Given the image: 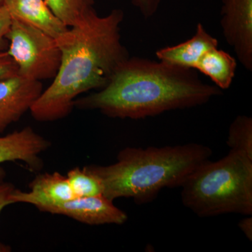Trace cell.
Here are the masks:
<instances>
[{
	"mask_svg": "<svg viewBox=\"0 0 252 252\" xmlns=\"http://www.w3.org/2000/svg\"><path fill=\"white\" fill-rule=\"evenodd\" d=\"M15 189L12 184L0 182V214L5 207L15 204L12 200V194Z\"/></svg>",
	"mask_w": 252,
	"mask_h": 252,
	"instance_id": "obj_20",
	"label": "cell"
},
{
	"mask_svg": "<svg viewBox=\"0 0 252 252\" xmlns=\"http://www.w3.org/2000/svg\"><path fill=\"white\" fill-rule=\"evenodd\" d=\"M50 146L49 141L28 126L21 130L0 137V164L21 160L30 170L37 171L43 167L39 154L47 150ZM4 175V170L0 167V182Z\"/></svg>",
	"mask_w": 252,
	"mask_h": 252,
	"instance_id": "obj_9",
	"label": "cell"
},
{
	"mask_svg": "<svg viewBox=\"0 0 252 252\" xmlns=\"http://www.w3.org/2000/svg\"><path fill=\"white\" fill-rule=\"evenodd\" d=\"M227 145L230 150L243 152L252 159V119L238 115L230 124Z\"/></svg>",
	"mask_w": 252,
	"mask_h": 252,
	"instance_id": "obj_15",
	"label": "cell"
},
{
	"mask_svg": "<svg viewBox=\"0 0 252 252\" xmlns=\"http://www.w3.org/2000/svg\"><path fill=\"white\" fill-rule=\"evenodd\" d=\"M41 212L64 215L88 225L125 223L127 215L103 195L76 198L56 205L38 209Z\"/></svg>",
	"mask_w": 252,
	"mask_h": 252,
	"instance_id": "obj_7",
	"label": "cell"
},
{
	"mask_svg": "<svg viewBox=\"0 0 252 252\" xmlns=\"http://www.w3.org/2000/svg\"><path fill=\"white\" fill-rule=\"evenodd\" d=\"M236 69V59L218 47L207 51L195 67V69L210 78L221 91L229 89Z\"/></svg>",
	"mask_w": 252,
	"mask_h": 252,
	"instance_id": "obj_13",
	"label": "cell"
},
{
	"mask_svg": "<svg viewBox=\"0 0 252 252\" xmlns=\"http://www.w3.org/2000/svg\"><path fill=\"white\" fill-rule=\"evenodd\" d=\"M131 2L144 18H149L157 12L161 0H131Z\"/></svg>",
	"mask_w": 252,
	"mask_h": 252,
	"instance_id": "obj_19",
	"label": "cell"
},
{
	"mask_svg": "<svg viewBox=\"0 0 252 252\" xmlns=\"http://www.w3.org/2000/svg\"><path fill=\"white\" fill-rule=\"evenodd\" d=\"M31 191L15 189L12 194L14 203L31 204L36 208L56 205L77 198L67 177L59 172L44 173L36 176L29 185Z\"/></svg>",
	"mask_w": 252,
	"mask_h": 252,
	"instance_id": "obj_10",
	"label": "cell"
},
{
	"mask_svg": "<svg viewBox=\"0 0 252 252\" xmlns=\"http://www.w3.org/2000/svg\"><path fill=\"white\" fill-rule=\"evenodd\" d=\"M18 75V67L14 60L6 54L0 52V80Z\"/></svg>",
	"mask_w": 252,
	"mask_h": 252,
	"instance_id": "obj_18",
	"label": "cell"
},
{
	"mask_svg": "<svg viewBox=\"0 0 252 252\" xmlns=\"http://www.w3.org/2000/svg\"><path fill=\"white\" fill-rule=\"evenodd\" d=\"M6 39L9 42L6 54L16 63L18 75L39 81L56 77L61 61L56 39L14 18Z\"/></svg>",
	"mask_w": 252,
	"mask_h": 252,
	"instance_id": "obj_5",
	"label": "cell"
},
{
	"mask_svg": "<svg viewBox=\"0 0 252 252\" xmlns=\"http://www.w3.org/2000/svg\"><path fill=\"white\" fill-rule=\"evenodd\" d=\"M221 94L216 86L200 80L195 69L129 57L115 69L107 85L76 99L74 106L95 109L109 117L142 119L203 105Z\"/></svg>",
	"mask_w": 252,
	"mask_h": 252,
	"instance_id": "obj_2",
	"label": "cell"
},
{
	"mask_svg": "<svg viewBox=\"0 0 252 252\" xmlns=\"http://www.w3.org/2000/svg\"><path fill=\"white\" fill-rule=\"evenodd\" d=\"M124 14L114 9L105 16L94 10L56 39L61 52L59 71L30 111L38 122L67 117L78 96L107 85L128 51L122 44L120 26Z\"/></svg>",
	"mask_w": 252,
	"mask_h": 252,
	"instance_id": "obj_1",
	"label": "cell"
},
{
	"mask_svg": "<svg viewBox=\"0 0 252 252\" xmlns=\"http://www.w3.org/2000/svg\"><path fill=\"white\" fill-rule=\"evenodd\" d=\"M239 228L243 231L245 236L250 240H252V215H248L240 220L238 223Z\"/></svg>",
	"mask_w": 252,
	"mask_h": 252,
	"instance_id": "obj_21",
	"label": "cell"
},
{
	"mask_svg": "<svg viewBox=\"0 0 252 252\" xmlns=\"http://www.w3.org/2000/svg\"><path fill=\"white\" fill-rule=\"evenodd\" d=\"M11 18L34 26L57 39L68 28L55 16L44 0H4Z\"/></svg>",
	"mask_w": 252,
	"mask_h": 252,
	"instance_id": "obj_12",
	"label": "cell"
},
{
	"mask_svg": "<svg viewBox=\"0 0 252 252\" xmlns=\"http://www.w3.org/2000/svg\"><path fill=\"white\" fill-rule=\"evenodd\" d=\"M66 177L77 198L96 196L103 193L100 181L87 166L73 168L67 172Z\"/></svg>",
	"mask_w": 252,
	"mask_h": 252,
	"instance_id": "obj_16",
	"label": "cell"
},
{
	"mask_svg": "<svg viewBox=\"0 0 252 252\" xmlns=\"http://www.w3.org/2000/svg\"><path fill=\"white\" fill-rule=\"evenodd\" d=\"M12 22V18L4 5L0 6V52L6 51L9 42L6 36Z\"/></svg>",
	"mask_w": 252,
	"mask_h": 252,
	"instance_id": "obj_17",
	"label": "cell"
},
{
	"mask_svg": "<svg viewBox=\"0 0 252 252\" xmlns=\"http://www.w3.org/2000/svg\"><path fill=\"white\" fill-rule=\"evenodd\" d=\"M42 91L41 81L18 74L0 80V132L30 110Z\"/></svg>",
	"mask_w": 252,
	"mask_h": 252,
	"instance_id": "obj_8",
	"label": "cell"
},
{
	"mask_svg": "<svg viewBox=\"0 0 252 252\" xmlns=\"http://www.w3.org/2000/svg\"><path fill=\"white\" fill-rule=\"evenodd\" d=\"M220 27L239 62L252 71V0H222Z\"/></svg>",
	"mask_w": 252,
	"mask_h": 252,
	"instance_id": "obj_6",
	"label": "cell"
},
{
	"mask_svg": "<svg viewBox=\"0 0 252 252\" xmlns=\"http://www.w3.org/2000/svg\"><path fill=\"white\" fill-rule=\"evenodd\" d=\"M11 251V248L8 245L0 243V252H9Z\"/></svg>",
	"mask_w": 252,
	"mask_h": 252,
	"instance_id": "obj_22",
	"label": "cell"
},
{
	"mask_svg": "<svg viewBox=\"0 0 252 252\" xmlns=\"http://www.w3.org/2000/svg\"><path fill=\"white\" fill-rule=\"evenodd\" d=\"M212 151L198 143L171 147H127L112 165H88L102 184L104 195L114 201L130 198L139 205L152 201L165 188L180 187Z\"/></svg>",
	"mask_w": 252,
	"mask_h": 252,
	"instance_id": "obj_3",
	"label": "cell"
},
{
	"mask_svg": "<svg viewBox=\"0 0 252 252\" xmlns=\"http://www.w3.org/2000/svg\"><path fill=\"white\" fill-rule=\"evenodd\" d=\"M4 0H0V6H2L4 4Z\"/></svg>",
	"mask_w": 252,
	"mask_h": 252,
	"instance_id": "obj_23",
	"label": "cell"
},
{
	"mask_svg": "<svg viewBox=\"0 0 252 252\" xmlns=\"http://www.w3.org/2000/svg\"><path fill=\"white\" fill-rule=\"evenodd\" d=\"M56 17L72 27L94 10V0H44Z\"/></svg>",
	"mask_w": 252,
	"mask_h": 252,
	"instance_id": "obj_14",
	"label": "cell"
},
{
	"mask_svg": "<svg viewBox=\"0 0 252 252\" xmlns=\"http://www.w3.org/2000/svg\"><path fill=\"white\" fill-rule=\"evenodd\" d=\"M180 187L184 205L198 217L252 215V159L243 152L230 150L217 161L207 160Z\"/></svg>",
	"mask_w": 252,
	"mask_h": 252,
	"instance_id": "obj_4",
	"label": "cell"
},
{
	"mask_svg": "<svg viewBox=\"0 0 252 252\" xmlns=\"http://www.w3.org/2000/svg\"><path fill=\"white\" fill-rule=\"evenodd\" d=\"M218 47V40L198 23L195 34L190 39L177 45L167 46L158 50V61L178 66L195 69V66L207 51Z\"/></svg>",
	"mask_w": 252,
	"mask_h": 252,
	"instance_id": "obj_11",
	"label": "cell"
}]
</instances>
